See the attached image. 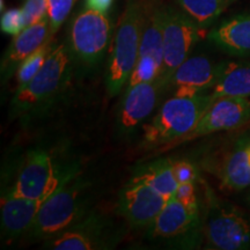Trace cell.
<instances>
[{
    "label": "cell",
    "mask_w": 250,
    "mask_h": 250,
    "mask_svg": "<svg viewBox=\"0 0 250 250\" xmlns=\"http://www.w3.org/2000/svg\"><path fill=\"white\" fill-rule=\"evenodd\" d=\"M89 184L79 173L64 182L41 205L28 237L46 241L64 232L89 213Z\"/></svg>",
    "instance_id": "obj_1"
},
{
    "label": "cell",
    "mask_w": 250,
    "mask_h": 250,
    "mask_svg": "<svg viewBox=\"0 0 250 250\" xmlns=\"http://www.w3.org/2000/svg\"><path fill=\"white\" fill-rule=\"evenodd\" d=\"M72 61L74 59L67 44L56 45L39 73L26 86L15 90L11 103L12 116H33L51 104L70 79Z\"/></svg>",
    "instance_id": "obj_2"
},
{
    "label": "cell",
    "mask_w": 250,
    "mask_h": 250,
    "mask_svg": "<svg viewBox=\"0 0 250 250\" xmlns=\"http://www.w3.org/2000/svg\"><path fill=\"white\" fill-rule=\"evenodd\" d=\"M213 102L211 92L196 96H171L143 127V145L148 148L170 146L195 129Z\"/></svg>",
    "instance_id": "obj_3"
},
{
    "label": "cell",
    "mask_w": 250,
    "mask_h": 250,
    "mask_svg": "<svg viewBox=\"0 0 250 250\" xmlns=\"http://www.w3.org/2000/svg\"><path fill=\"white\" fill-rule=\"evenodd\" d=\"M145 17V6L138 0H130L118 20L105 72V87L109 95H117L127 85L139 57Z\"/></svg>",
    "instance_id": "obj_4"
},
{
    "label": "cell",
    "mask_w": 250,
    "mask_h": 250,
    "mask_svg": "<svg viewBox=\"0 0 250 250\" xmlns=\"http://www.w3.org/2000/svg\"><path fill=\"white\" fill-rule=\"evenodd\" d=\"M203 239L208 249H250V217L233 203L224 201L204 183Z\"/></svg>",
    "instance_id": "obj_5"
},
{
    "label": "cell",
    "mask_w": 250,
    "mask_h": 250,
    "mask_svg": "<svg viewBox=\"0 0 250 250\" xmlns=\"http://www.w3.org/2000/svg\"><path fill=\"white\" fill-rule=\"evenodd\" d=\"M76 174L74 166H62L50 153L33 149L19 164L13 183L5 188L26 198L44 202Z\"/></svg>",
    "instance_id": "obj_6"
},
{
    "label": "cell",
    "mask_w": 250,
    "mask_h": 250,
    "mask_svg": "<svg viewBox=\"0 0 250 250\" xmlns=\"http://www.w3.org/2000/svg\"><path fill=\"white\" fill-rule=\"evenodd\" d=\"M111 36L110 18L85 8L71 21L67 46L74 61L87 67H94L102 62Z\"/></svg>",
    "instance_id": "obj_7"
},
{
    "label": "cell",
    "mask_w": 250,
    "mask_h": 250,
    "mask_svg": "<svg viewBox=\"0 0 250 250\" xmlns=\"http://www.w3.org/2000/svg\"><path fill=\"white\" fill-rule=\"evenodd\" d=\"M148 236L156 241L196 248L202 245L203 208H191L171 197L151 226Z\"/></svg>",
    "instance_id": "obj_8"
},
{
    "label": "cell",
    "mask_w": 250,
    "mask_h": 250,
    "mask_svg": "<svg viewBox=\"0 0 250 250\" xmlns=\"http://www.w3.org/2000/svg\"><path fill=\"white\" fill-rule=\"evenodd\" d=\"M206 29L181 9L164 6V62L158 80L166 88L168 80L201 41Z\"/></svg>",
    "instance_id": "obj_9"
},
{
    "label": "cell",
    "mask_w": 250,
    "mask_h": 250,
    "mask_svg": "<svg viewBox=\"0 0 250 250\" xmlns=\"http://www.w3.org/2000/svg\"><path fill=\"white\" fill-rule=\"evenodd\" d=\"M120 234L110 221L90 211L64 232L43 242L52 250H105L116 247Z\"/></svg>",
    "instance_id": "obj_10"
},
{
    "label": "cell",
    "mask_w": 250,
    "mask_h": 250,
    "mask_svg": "<svg viewBox=\"0 0 250 250\" xmlns=\"http://www.w3.org/2000/svg\"><path fill=\"white\" fill-rule=\"evenodd\" d=\"M250 121V100L243 96H220L211 103L191 132L168 146L181 145L220 131L235 130Z\"/></svg>",
    "instance_id": "obj_11"
},
{
    "label": "cell",
    "mask_w": 250,
    "mask_h": 250,
    "mask_svg": "<svg viewBox=\"0 0 250 250\" xmlns=\"http://www.w3.org/2000/svg\"><path fill=\"white\" fill-rule=\"evenodd\" d=\"M168 201L145 181L133 175L121 189L117 210L130 226L148 228Z\"/></svg>",
    "instance_id": "obj_12"
},
{
    "label": "cell",
    "mask_w": 250,
    "mask_h": 250,
    "mask_svg": "<svg viewBox=\"0 0 250 250\" xmlns=\"http://www.w3.org/2000/svg\"><path fill=\"white\" fill-rule=\"evenodd\" d=\"M227 62H214L205 56L187 58L175 70L165 89L173 96H196L212 92L224 74Z\"/></svg>",
    "instance_id": "obj_13"
},
{
    "label": "cell",
    "mask_w": 250,
    "mask_h": 250,
    "mask_svg": "<svg viewBox=\"0 0 250 250\" xmlns=\"http://www.w3.org/2000/svg\"><path fill=\"white\" fill-rule=\"evenodd\" d=\"M43 202L33 201L2 189L0 198V225L5 243H13L22 236H28L34 226Z\"/></svg>",
    "instance_id": "obj_14"
},
{
    "label": "cell",
    "mask_w": 250,
    "mask_h": 250,
    "mask_svg": "<svg viewBox=\"0 0 250 250\" xmlns=\"http://www.w3.org/2000/svg\"><path fill=\"white\" fill-rule=\"evenodd\" d=\"M162 90L159 80L127 86L118 109V131L122 134H127L147 120L158 105Z\"/></svg>",
    "instance_id": "obj_15"
},
{
    "label": "cell",
    "mask_w": 250,
    "mask_h": 250,
    "mask_svg": "<svg viewBox=\"0 0 250 250\" xmlns=\"http://www.w3.org/2000/svg\"><path fill=\"white\" fill-rule=\"evenodd\" d=\"M51 37H54V35L50 30L48 17L26 27L21 33L15 35L1 59L0 74L2 83L11 79V77L17 73L21 62Z\"/></svg>",
    "instance_id": "obj_16"
},
{
    "label": "cell",
    "mask_w": 250,
    "mask_h": 250,
    "mask_svg": "<svg viewBox=\"0 0 250 250\" xmlns=\"http://www.w3.org/2000/svg\"><path fill=\"white\" fill-rule=\"evenodd\" d=\"M208 40L234 57H250V14L234 15L208 31Z\"/></svg>",
    "instance_id": "obj_17"
},
{
    "label": "cell",
    "mask_w": 250,
    "mask_h": 250,
    "mask_svg": "<svg viewBox=\"0 0 250 250\" xmlns=\"http://www.w3.org/2000/svg\"><path fill=\"white\" fill-rule=\"evenodd\" d=\"M220 179L225 188L234 191L250 189V137L243 139L228 155Z\"/></svg>",
    "instance_id": "obj_18"
},
{
    "label": "cell",
    "mask_w": 250,
    "mask_h": 250,
    "mask_svg": "<svg viewBox=\"0 0 250 250\" xmlns=\"http://www.w3.org/2000/svg\"><path fill=\"white\" fill-rule=\"evenodd\" d=\"M212 100L220 96H250V65L227 62L224 74L211 92Z\"/></svg>",
    "instance_id": "obj_19"
},
{
    "label": "cell",
    "mask_w": 250,
    "mask_h": 250,
    "mask_svg": "<svg viewBox=\"0 0 250 250\" xmlns=\"http://www.w3.org/2000/svg\"><path fill=\"white\" fill-rule=\"evenodd\" d=\"M133 175L145 181L156 192L168 199L174 196L179 187V183L175 179L173 167H171V160L162 159V160L144 165Z\"/></svg>",
    "instance_id": "obj_20"
},
{
    "label": "cell",
    "mask_w": 250,
    "mask_h": 250,
    "mask_svg": "<svg viewBox=\"0 0 250 250\" xmlns=\"http://www.w3.org/2000/svg\"><path fill=\"white\" fill-rule=\"evenodd\" d=\"M181 11L191 20L208 29L230 5L237 0H175Z\"/></svg>",
    "instance_id": "obj_21"
},
{
    "label": "cell",
    "mask_w": 250,
    "mask_h": 250,
    "mask_svg": "<svg viewBox=\"0 0 250 250\" xmlns=\"http://www.w3.org/2000/svg\"><path fill=\"white\" fill-rule=\"evenodd\" d=\"M55 46L54 37H51L40 49H37L34 54H31L29 57L21 62L17 73H15V80H17V89L15 90L26 86L39 73L41 68L44 65L46 58L49 57L52 50L55 49Z\"/></svg>",
    "instance_id": "obj_22"
},
{
    "label": "cell",
    "mask_w": 250,
    "mask_h": 250,
    "mask_svg": "<svg viewBox=\"0 0 250 250\" xmlns=\"http://www.w3.org/2000/svg\"><path fill=\"white\" fill-rule=\"evenodd\" d=\"M162 62H159L152 56H139L136 62L130 79L127 81V86L136 85L140 83H151L158 80L161 73Z\"/></svg>",
    "instance_id": "obj_23"
},
{
    "label": "cell",
    "mask_w": 250,
    "mask_h": 250,
    "mask_svg": "<svg viewBox=\"0 0 250 250\" xmlns=\"http://www.w3.org/2000/svg\"><path fill=\"white\" fill-rule=\"evenodd\" d=\"M76 1L77 0H46L48 19L52 35H55L62 24L66 21Z\"/></svg>",
    "instance_id": "obj_24"
},
{
    "label": "cell",
    "mask_w": 250,
    "mask_h": 250,
    "mask_svg": "<svg viewBox=\"0 0 250 250\" xmlns=\"http://www.w3.org/2000/svg\"><path fill=\"white\" fill-rule=\"evenodd\" d=\"M27 27L22 8H11L2 12L0 28L1 31L8 35L15 36Z\"/></svg>",
    "instance_id": "obj_25"
},
{
    "label": "cell",
    "mask_w": 250,
    "mask_h": 250,
    "mask_svg": "<svg viewBox=\"0 0 250 250\" xmlns=\"http://www.w3.org/2000/svg\"><path fill=\"white\" fill-rule=\"evenodd\" d=\"M171 167H173L175 179H176L177 183L179 184L198 182L199 180L198 169H197L196 166L191 164L190 161L171 160Z\"/></svg>",
    "instance_id": "obj_26"
},
{
    "label": "cell",
    "mask_w": 250,
    "mask_h": 250,
    "mask_svg": "<svg viewBox=\"0 0 250 250\" xmlns=\"http://www.w3.org/2000/svg\"><path fill=\"white\" fill-rule=\"evenodd\" d=\"M22 11L28 27L48 17V4L46 0H24Z\"/></svg>",
    "instance_id": "obj_27"
},
{
    "label": "cell",
    "mask_w": 250,
    "mask_h": 250,
    "mask_svg": "<svg viewBox=\"0 0 250 250\" xmlns=\"http://www.w3.org/2000/svg\"><path fill=\"white\" fill-rule=\"evenodd\" d=\"M174 198L191 208H202L203 205L197 195L196 183H182L179 184L176 191L174 193Z\"/></svg>",
    "instance_id": "obj_28"
},
{
    "label": "cell",
    "mask_w": 250,
    "mask_h": 250,
    "mask_svg": "<svg viewBox=\"0 0 250 250\" xmlns=\"http://www.w3.org/2000/svg\"><path fill=\"white\" fill-rule=\"evenodd\" d=\"M114 0H85V8L93 9L102 14H108Z\"/></svg>",
    "instance_id": "obj_29"
},
{
    "label": "cell",
    "mask_w": 250,
    "mask_h": 250,
    "mask_svg": "<svg viewBox=\"0 0 250 250\" xmlns=\"http://www.w3.org/2000/svg\"><path fill=\"white\" fill-rule=\"evenodd\" d=\"M247 203H248V205L250 206V191L248 192V195H247Z\"/></svg>",
    "instance_id": "obj_30"
},
{
    "label": "cell",
    "mask_w": 250,
    "mask_h": 250,
    "mask_svg": "<svg viewBox=\"0 0 250 250\" xmlns=\"http://www.w3.org/2000/svg\"><path fill=\"white\" fill-rule=\"evenodd\" d=\"M1 12H4V0H1Z\"/></svg>",
    "instance_id": "obj_31"
}]
</instances>
